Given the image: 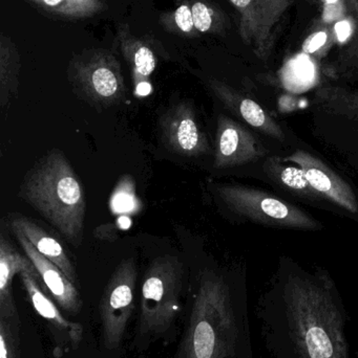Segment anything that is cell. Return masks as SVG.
I'll return each mask as SVG.
<instances>
[{"label":"cell","mask_w":358,"mask_h":358,"mask_svg":"<svg viewBox=\"0 0 358 358\" xmlns=\"http://www.w3.org/2000/svg\"><path fill=\"white\" fill-rule=\"evenodd\" d=\"M345 317L330 279L298 273L286 277L262 313L275 358H350Z\"/></svg>","instance_id":"6da1fadb"},{"label":"cell","mask_w":358,"mask_h":358,"mask_svg":"<svg viewBox=\"0 0 358 358\" xmlns=\"http://www.w3.org/2000/svg\"><path fill=\"white\" fill-rule=\"evenodd\" d=\"M20 194L71 243H79L85 218V193L60 150L50 151L37 164Z\"/></svg>","instance_id":"7a4b0ae2"},{"label":"cell","mask_w":358,"mask_h":358,"mask_svg":"<svg viewBox=\"0 0 358 358\" xmlns=\"http://www.w3.org/2000/svg\"><path fill=\"white\" fill-rule=\"evenodd\" d=\"M239 329L229 288L220 275L206 271L191 309L183 344V358H230Z\"/></svg>","instance_id":"3957f363"},{"label":"cell","mask_w":358,"mask_h":358,"mask_svg":"<svg viewBox=\"0 0 358 358\" xmlns=\"http://www.w3.org/2000/svg\"><path fill=\"white\" fill-rule=\"evenodd\" d=\"M183 265L176 257L155 259L141 289V334L159 336L172 325L180 310Z\"/></svg>","instance_id":"277c9868"},{"label":"cell","mask_w":358,"mask_h":358,"mask_svg":"<svg viewBox=\"0 0 358 358\" xmlns=\"http://www.w3.org/2000/svg\"><path fill=\"white\" fill-rule=\"evenodd\" d=\"M220 199L235 214L266 227L319 231L322 224L302 208L254 187L242 185L216 187Z\"/></svg>","instance_id":"5b68a950"},{"label":"cell","mask_w":358,"mask_h":358,"mask_svg":"<svg viewBox=\"0 0 358 358\" xmlns=\"http://www.w3.org/2000/svg\"><path fill=\"white\" fill-rule=\"evenodd\" d=\"M74 86L90 102L109 106L125 96L121 65L109 50H90L77 55L69 65Z\"/></svg>","instance_id":"8992f818"},{"label":"cell","mask_w":358,"mask_h":358,"mask_svg":"<svg viewBox=\"0 0 358 358\" xmlns=\"http://www.w3.org/2000/svg\"><path fill=\"white\" fill-rule=\"evenodd\" d=\"M137 264L134 258L122 261L113 271L99 306L103 342L109 350L117 349L134 310Z\"/></svg>","instance_id":"52a82bcc"},{"label":"cell","mask_w":358,"mask_h":358,"mask_svg":"<svg viewBox=\"0 0 358 358\" xmlns=\"http://www.w3.org/2000/svg\"><path fill=\"white\" fill-rule=\"evenodd\" d=\"M160 130L162 142L176 155L198 157L209 153L207 136L200 126L195 107L188 101L177 103L162 115Z\"/></svg>","instance_id":"ba28073f"},{"label":"cell","mask_w":358,"mask_h":358,"mask_svg":"<svg viewBox=\"0 0 358 358\" xmlns=\"http://www.w3.org/2000/svg\"><path fill=\"white\" fill-rule=\"evenodd\" d=\"M268 150L247 128L221 115L216 125L214 167H237L266 157Z\"/></svg>","instance_id":"9c48e42d"},{"label":"cell","mask_w":358,"mask_h":358,"mask_svg":"<svg viewBox=\"0 0 358 358\" xmlns=\"http://www.w3.org/2000/svg\"><path fill=\"white\" fill-rule=\"evenodd\" d=\"M286 162H290L304 171L313 189L336 206L357 214L358 201L351 185L330 169L325 163L304 150L294 151Z\"/></svg>","instance_id":"30bf717a"},{"label":"cell","mask_w":358,"mask_h":358,"mask_svg":"<svg viewBox=\"0 0 358 358\" xmlns=\"http://www.w3.org/2000/svg\"><path fill=\"white\" fill-rule=\"evenodd\" d=\"M15 236L57 304L67 313H79L82 301L75 284L57 265L42 256L23 236L19 234H15Z\"/></svg>","instance_id":"8fae6325"},{"label":"cell","mask_w":358,"mask_h":358,"mask_svg":"<svg viewBox=\"0 0 358 358\" xmlns=\"http://www.w3.org/2000/svg\"><path fill=\"white\" fill-rule=\"evenodd\" d=\"M209 86L226 108L242 121L268 138L285 142L286 134L283 128L256 101L237 94L220 82L209 81Z\"/></svg>","instance_id":"7c38bea8"},{"label":"cell","mask_w":358,"mask_h":358,"mask_svg":"<svg viewBox=\"0 0 358 358\" xmlns=\"http://www.w3.org/2000/svg\"><path fill=\"white\" fill-rule=\"evenodd\" d=\"M117 37L120 50L132 71L136 92H140L143 85L149 86V79L157 67V56L151 42L132 35L128 25H120Z\"/></svg>","instance_id":"4fadbf2b"},{"label":"cell","mask_w":358,"mask_h":358,"mask_svg":"<svg viewBox=\"0 0 358 358\" xmlns=\"http://www.w3.org/2000/svg\"><path fill=\"white\" fill-rule=\"evenodd\" d=\"M36 271L32 261L25 255L17 252L12 244L1 236L0 239V317L19 322L18 313L12 294L13 279L17 273Z\"/></svg>","instance_id":"5bb4252c"},{"label":"cell","mask_w":358,"mask_h":358,"mask_svg":"<svg viewBox=\"0 0 358 358\" xmlns=\"http://www.w3.org/2000/svg\"><path fill=\"white\" fill-rule=\"evenodd\" d=\"M13 233L23 236L32 245L50 262L59 267L67 278L77 283V275L75 268L67 256V252L59 241L48 235L39 225L27 217H18L11 222Z\"/></svg>","instance_id":"9a60e30c"},{"label":"cell","mask_w":358,"mask_h":358,"mask_svg":"<svg viewBox=\"0 0 358 358\" xmlns=\"http://www.w3.org/2000/svg\"><path fill=\"white\" fill-rule=\"evenodd\" d=\"M23 286L27 290L29 301L34 309L39 313L40 317L52 324L59 331L64 332L69 336L74 346H78L83 338V327L80 324L73 323L61 315L58 307L48 298L38 285L39 275L35 271H25L19 273Z\"/></svg>","instance_id":"2e32d148"},{"label":"cell","mask_w":358,"mask_h":358,"mask_svg":"<svg viewBox=\"0 0 358 358\" xmlns=\"http://www.w3.org/2000/svg\"><path fill=\"white\" fill-rule=\"evenodd\" d=\"M38 10L64 20L92 18L106 10L104 0H25Z\"/></svg>","instance_id":"e0dca14e"},{"label":"cell","mask_w":358,"mask_h":358,"mask_svg":"<svg viewBox=\"0 0 358 358\" xmlns=\"http://www.w3.org/2000/svg\"><path fill=\"white\" fill-rule=\"evenodd\" d=\"M20 56L10 36H0V104H10L18 92Z\"/></svg>","instance_id":"ac0fdd59"},{"label":"cell","mask_w":358,"mask_h":358,"mask_svg":"<svg viewBox=\"0 0 358 358\" xmlns=\"http://www.w3.org/2000/svg\"><path fill=\"white\" fill-rule=\"evenodd\" d=\"M264 172L271 180L291 193L309 200H319L322 197L309 182L304 171L300 167L287 166L279 157H269L264 164Z\"/></svg>","instance_id":"d6986e66"},{"label":"cell","mask_w":358,"mask_h":358,"mask_svg":"<svg viewBox=\"0 0 358 358\" xmlns=\"http://www.w3.org/2000/svg\"><path fill=\"white\" fill-rule=\"evenodd\" d=\"M161 23L166 31L183 36L193 37L197 35L193 23L191 4L188 1L182 2L176 10L161 17Z\"/></svg>","instance_id":"ffe728a7"},{"label":"cell","mask_w":358,"mask_h":358,"mask_svg":"<svg viewBox=\"0 0 358 358\" xmlns=\"http://www.w3.org/2000/svg\"><path fill=\"white\" fill-rule=\"evenodd\" d=\"M321 103L327 113L358 123V92L323 94Z\"/></svg>","instance_id":"44dd1931"},{"label":"cell","mask_w":358,"mask_h":358,"mask_svg":"<svg viewBox=\"0 0 358 358\" xmlns=\"http://www.w3.org/2000/svg\"><path fill=\"white\" fill-rule=\"evenodd\" d=\"M0 358H20L18 322L0 317Z\"/></svg>","instance_id":"7402d4cb"},{"label":"cell","mask_w":358,"mask_h":358,"mask_svg":"<svg viewBox=\"0 0 358 358\" xmlns=\"http://www.w3.org/2000/svg\"><path fill=\"white\" fill-rule=\"evenodd\" d=\"M191 12L195 31L198 33L205 34L212 31L214 27V12L207 3L200 0L193 2Z\"/></svg>","instance_id":"603a6c76"},{"label":"cell","mask_w":358,"mask_h":358,"mask_svg":"<svg viewBox=\"0 0 358 358\" xmlns=\"http://www.w3.org/2000/svg\"><path fill=\"white\" fill-rule=\"evenodd\" d=\"M326 40H327L326 33L319 31V33L310 36L305 42L303 48H304V50L306 52H315V50H319L326 43Z\"/></svg>","instance_id":"cb8c5ba5"},{"label":"cell","mask_w":358,"mask_h":358,"mask_svg":"<svg viewBox=\"0 0 358 358\" xmlns=\"http://www.w3.org/2000/svg\"><path fill=\"white\" fill-rule=\"evenodd\" d=\"M336 34H338V40L340 42L346 41L349 36L351 35V27L347 21H340L336 25Z\"/></svg>","instance_id":"d4e9b609"},{"label":"cell","mask_w":358,"mask_h":358,"mask_svg":"<svg viewBox=\"0 0 358 358\" xmlns=\"http://www.w3.org/2000/svg\"><path fill=\"white\" fill-rule=\"evenodd\" d=\"M230 1L233 2L235 6H237V8H244L249 6L252 0H230Z\"/></svg>","instance_id":"484cf974"},{"label":"cell","mask_w":358,"mask_h":358,"mask_svg":"<svg viewBox=\"0 0 358 358\" xmlns=\"http://www.w3.org/2000/svg\"><path fill=\"white\" fill-rule=\"evenodd\" d=\"M338 1V0H327L328 3H336V2Z\"/></svg>","instance_id":"4316f807"}]
</instances>
